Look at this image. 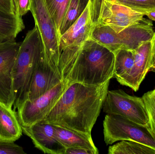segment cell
Listing matches in <instances>:
<instances>
[{
  "label": "cell",
  "mask_w": 155,
  "mask_h": 154,
  "mask_svg": "<svg viewBox=\"0 0 155 154\" xmlns=\"http://www.w3.org/2000/svg\"><path fill=\"white\" fill-rule=\"evenodd\" d=\"M145 15L146 16H147V17H148L150 20L155 21V12L148 13L146 14Z\"/></svg>",
  "instance_id": "29"
},
{
  "label": "cell",
  "mask_w": 155,
  "mask_h": 154,
  "mask_svg": "<svg viewBox=\"0 0 155 154\" xmlns=\"http://www.w3.org/2000/svg\"><path fill=\"white\" fill-rule=\"evenodd\" d=\"M0 9L11 13L15 14L13 0H0Z\"/></svg>",
  "instance_id": "27"
},
{
  "label": "cell",
  "mask_w": 155,
  "mask_h": 154,
  "mask_svg": "<svg viewBox=\"0 0 155 154\" xmlns=\"http://www.w3.org/2000/svg\"><path fill=\"white\" fill-rule=\"evenodd\" d=\"M64 91V86L61 82L44 95L34 100L23 102L16 112L21 125L27 126L44 120Z\"/></svg>",
  "instance_id": "9"
},
{
  "label": "cell",
  "mask_w": 155,
  "mask_h": 154,
  "mask_svg": "<svg viewBox=\"0 0 155 154\" xmlns=\"http://www.w3.org/2000/svg\"><path fill=\"white\" fill-rule=\"evenodd\" d=\"M115 55L114 77L117 79L126 74L133 67L134 61V50L121 49Z\"/></svg>",
  "instance_id": "20"
},
{
  "label": "cell",
  "mask_w": 155,
  "mask_h": 154,
  "mask_svg": "<svg viewBox=\"0 0 155 154\" xmlns=\"http://www.w3.org/2000/svg\"><path fill=\"white\" fill-rule=\"evenodd\" d=\"M155 32L153 23L144 18L118 33L109 26L96 24L93 28L90 38L114 52L121 49H135L142 42L150 39Z\"/></svg>",
  "instance_id": "4"
},
{
  "label": "cell",
  "mask_w": 155,
  "mask_h": 154,
  "mask_svg": "<svg viewBox=\"0 0 155 154\" xmlns=\"http://www.w3.org/2000/svg\"><path fill=\"white\" fill-rule=\"evenodd\" d=\"M41 37L45 57L49 64L59 71L61 52L59 36L55 23L49 13L44 0H31L30 10Z\"/></svg>",
  "instance_id": "6"
},
{
  "label": "cell",
  "mask_w": 155,
  "mask_h": 154,
  "mask_svg": "<svg viewBox=\"0 0 155 154\" xmlns=\"http://www.w3.org/2000/svg\"><path fill=\"white\" fill-rule=\"evenodd\" d=\"M44 1L47 10L56 25L59 36L60 28L70 0Z\"/></svg>",
  "instance_id": "21"
},
{
  "label": "cell",
  "mask_w": 155,
  "mask_h": 154,
  "mask_svg": "<svg viewBox=\"0 0 155 154\" xmlns=\"http://www.w3.org/2000/svg\"><path fill=\"white\" fill-rule=\"evenodd\" d=\"M24 28L22 18L0 9V42L14 40Z\"/></svg>",
  "instance_id": "17"
},
{
  "label": "cell",
  "mask_w": 155,
  "mask_h": 154,
  "mask_svg": "<svg viewBox=\"0 0 155 154\" xmlns=\"http://www.w3.org/2000/svg\"><path fill=\"white\" fill-rule=\"evenodd\" d=\"M21 127L23 133L31 139L35 147L44 153L64 154L65 148L56 138L53 125L42 120Z\"/></svg>",
  "instance_id": "12"
},
{
  "label": "cell",
  "mask_w": 155,
  "mask_h": 154,
  "mask_svg": "<svg viewBox=\"0 0 155 154\" xmlns=\"http://www.w3.org/2000/svg\"><path fill=\"white\" fill-rule=\"evenodd\" d=\"M20 45L15 39L0 42V103L10 108L15 101L12 69Z\"/></svg>",
  "instance_id": "10"
},
{
  "label": "cell",
  "mask_w": 155,
  "mask_h": 154,
  "mask_svg": "<svg viewBox=\"0 0 155 154\" xmlns=\"http://www.w3.org/2000/svg\"><path fill=\"white\" fill-rule=\"evenodd\" d=\"M103 125L107 145L118 141H132L155 149V134L150 125H142L119 115H107Z\"/></svg>",
  "instance_id": "5"
},
{
  "label": "cell",
  "mask_w": 155,
  "mask_h": 154,
  "mask_svg": "<svg viewBox=\"0 0 155 154\" xmlns=\"http://www.w3.org/2000/svg\"><path fill=\"white\" fill-rule=\"evenodd\" d=\"M22 147L14 142L0 141V154H25Z\"/></svg>",
  "instance_id": "25"
},
{
  "label": "cell",
  "mask_w": 155,
  "mask_h": 154,
  "mask_svg": "<svg viewBox=\"0 0 155 154\" xmlns=\"http://www.w3.org/2000/svg\"><path fill=\"white\" fill-rule=\"evenodd\" d=\"M142 98L148 114L149 125L155 134V89L147 92Z\"/></svg>",
  "instance_id": "23"
},
{
  "label": "cell",
  "mask_w": 155,
  "mask_h": 154,
  "mask_svg": "<svg viewBox=\"0 0 155 154\" xmlns=\"http://www.w3.org/2000/svg\"><path fill=\"white\" fill-rule=\"evenodd\" d=\"M22 133L16 111L0 103V141L15 142Z\"/></svg>",
  "instance_id": "15"
},
{
  "label": "cell",
  "mask_w": 155,
  "mask_h": 154,
  "mask_svg": "<svg viewBox=\"0 0 155 154\" xmlns=\"http://www.w3.org/2000/svg\"><path fill=\"white\" fill-rule=\"evenodd\" d=\"M134 51L132 68L117 80L121 85L137 91L147 72L150 71L155 72V32L150 39L142 42Z\"/></svg>",
  "instance_id": "8"
},
{
  "label": "cell",
  "mask_w": 155,
  "mask_h": 154,
  "mask_svg": "<svg viewBox=\"0 0 155 154\" xmlns=\"http://www.w3.org/2000/svg\"><path fill=\"white\" fill-rule=\"evenodd\" d=\"M94 25L89 3L77 20L59 38L60 52L68 48L81 46L91 37Z\"/></svg>",
  "instance_id": "14"
},
{
  "label": "cell",
  "mask_w": 155,
  "mask_h": 154,
  "mask_svg": "<svg viewBox=\"0 0 155 154\" xmlns=\"http://www.w3.org/2000/svg\"><path fill=\"white\" fill-rule=\"evenodd\" d=\"M89 2V0H70L60 28V37L81 16Z\"/></svg>",
  "instance_id": "18"
},
{
  "label": "cell",
  "mask_w": 155,
  "mask_h": 154,
  "mask_svg": "<svg viewBox=\"0 0 155 154\" xmlns=\"http://www.w3.org/2000/svg\"><path fill=\"white\" fill-rule=\"evenodd\" d=\"M114 63V53L90 38L81 46L63 50L58 68L64 90L73 83L97 86L110 80Z\"/></svg>",
  "instance_id": "2"
},
{
  "label": "cell",
  "mask_w": 155,
  "mask_h": 154,
  "mask_svg": "<svg viewBox=\"0 0 155 154\" xmlns=\"http://www.w3.org/2000/svg\"><path fill=\"white\" fill-rule=\"evenodd\" d=\"M110 80L97 86L71 84L43 121L91 134L103 108Z\"/></svg>",
  "instance_id": "1"
},
{
  "label": "cell",
  "mask_w": 155,
  "mask_h": 154,
  "mask_svg": "<svg viewBox=\"0 0 155 154\" xmlns=\"http://www.w3.org/2000/svg\"><path fill=\"white\" fill-rule=\"evenodd\" d=\"M108 154H155V149L134 141H121L109 147Z\"/></svg>",
  "instance_id": "19"
},
{
  "label": "cell",
  "mask_w": 155,
  "mask_h": 154,
  "mask_svg": "<svg viewBox=\"0 0 155 154\" xmlns=\"http://www.w3.org/2000/svg\"><path fill=\"white\" fill-rule=\"evenodd\" d=\"M123 5L134 11L145 15L148 13L155 12V0H109Z\"/></svg>",
  "instance_id": "22"
},
{
  "label": "cell",
  "mask_w": 155,
  "mask_h": 154,
  "mask_svg": "<svg viewBox=\"0 0 155 154\" xmlns=\"http://www.w3.org/2000/svg\"><path fill=\"white\" fill-rule=\"evenodd\" d=\"M144 16L143 14L134 11L125 5L104 0L97 24L109 26L115 32L118 33L139 22Z\"/></svg>",
  "instance_id": "11"
},
{
  "label": "cell",
  "mask_w": 155,
  "mask_h": 154,
  "mask_svg": "<svg viewBox=\"0 0 155 154\" xmlns=\"http://www.w3.org/2000/svg\"><path fill=\"white\" fill-rule=\"evenodd\" d=\"M104 0H89L90 15L94 26L98 23Z\"/></svg>",
  "instance_id": "24"
},
{
  "label": "cell",
  "mask_w": 155,
  "mask_h": 154,
  "mask_svg": "<svg viewBox=\"0 0 155 154\" xmlns=\"http://www.w3.org/2000/svg\"><path fill=\"white\" fill-rule=\"evenodd\" d=\"M45 56L43 42L35 26L21 43L13 68L15 111L25 100L35 70Z\"/></svg>",
  "instance_id": "3"
},
{
  "label": "cell",
  "mask_w": 155,
  "mask_h": 154,
  "mask_svg": "<svg viewBox=\"0 0 155 154\" xmlns=\"http://www.w3.org/2000/svg\"><path fill=\"white\" fill-rule=\"evenodd\" d=\"M103 108L107 115H119L142 125H149L143 98L130 96L122 90H108Z\"/></svg>",
  "instance_id": "7"
},
{
  "label": "cell",
  "mask_w": 155,
  "mask_h": 154,
  "mask_svg": "<svg viewBox=\"0 0 155 154\" xmlns=\"http://www.w3.org/2000/svg\"><path fill=\"white\" fill-rule=\"evenodd\" d=\"M61 82L60 73L53 68L45 56L35 70L25 101L39 97Z\"/></svg>",
  "instance_id": "13"
},
{
  "label": "cell",
  "mask_w": 155,
  "mask_h": 154,
  "mask_svg": "<svg viewBox=\"0 0 155 154\" xmlns=\"http://www.w3.org/2000/svg\"><path fill=\"white\" fill-rule=\"evenodd\" d=\"M53 125L56 138L65 148L82 147L91 150L95 154L99 153L93 142L91 134Z\"/></svg>",
  "instance_id": "16"
},
{
  "label": "cell",
  "mask_w": 155,
  "mask_h": 154,
  "mask_svg": "<svg viewBox=\"0 0 155 154\" xmlns=\"http://www.w3.org/2000/svg\"><path fill=\"white\" fill-rule=\"evenodd\" d=\"M95 154L91 150L82 147H72L65 148L64 154Z\"/></svg>",
  "instance_id": "28"
},
{
  "label": "cell",
  "mask_w": 155,
  "mask_h": 154,
  "mask_svg": "<svg viewBox=\"0 0 155 154\" xmlns=\"http://www.w3.org/2000/svg\"><path fill=\"white\" fill-rule=\"evenodd\" d=\"M15 14L19 18H22L31 10V0H13Z\"/></svg>",
  "instance_id": "26"
}]
</instances>
